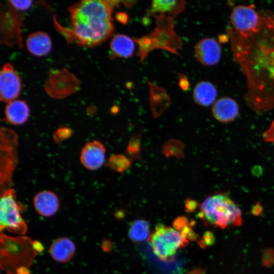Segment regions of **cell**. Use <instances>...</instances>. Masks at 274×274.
<instances>
[{
    "label": "cell",
    "mask_w": 274,
    "mask_h": 274,
    "mask_svg": "<svg viewBox=\"0 0 274 274\" xmlns=\"http://www.w3.org/2000/svg\"><path fill=\"white\" fill-rule=\"evenodd\" d=\"M263 138L265 141L271 142L274 144V120L268 129L264 132Z\"/></svg>",
    "instance_id": "obj_24"
},
{
    "label": "cell",
    "mask_w": 274,
    "mask_h": 274,
    "mask_svg": "<svg viewBox=\"0 0 274 274\" xmlns=\"http://www.w3.org/2000/svg\"><path fill=\"white\" fill-rule=\"evenodd\" d=\"M110 48L116 56L128 58L131 57L134 50L133 40L124 34H117L112 39Z\"/></svg>",
    "instance_id": "obj_16"
},
{
    "label": "cell",
    "mask_w": 274,
    "mask_h": 274,
    "mask_svg": "<svg viewBox=\"0 0 274 274\" xmlns=\"http://www.w3.org/2000/svg\"><path fill=\"white\" fill-rule=\"evenodd\" d=\"M110 2L85 0L69 7L71 32L78 43L94 47L112 35L114 28Z\"/></svg>",
    "instance_id": "obj_1"
},
{
    "label": "cell",
    "mask_w": 274,
    "mask_h": 274,
    "mask_svg": "<svg viewBox=\"0 0 274 274\" xmlns=\"http://www.w3.org/2000/svg\"><path fill=\"white\" fill-rule=\"evenodd\" d=\"M51 46L50 37L42 31L31 33L26 40V46L28 51L38 57L47 54L51 49Z\"/></svg>",
    "instance_id": "obj_12"
},
{
    "label": "cell",
    "mask_w": 274,
    "mask_h": 274,
    "mask_svg": "<svg viewBox=\"0 0 274 274\" xmlns=\"http://www.w3.org/2000/svg\"><path fill=\"white\" fill-rule=\"evenodd\" d=\"M117 19L122 23H126L128 20L127 15L124 13H118L116 14Z\"/></svg>",
    "instance_id": "obj_27"
},
{
    "label": "cell",
    "mask_w": 274,
    "mask_h": 274,
    "mask_svg": "<svg viewBox=\"0 0 274 274\" xmlns=\"http://www.w3.org/2000/svg\"><path fill=\"white\" fill-rule=\"evenodd\" d=\"M34 207L41 216L50 217L54 215L59 207V201L56 194L48 190L37 193L33 199Z\"/></svg>",
    "instance_id": "obj_10"
},
{
    "label": "cell",
    "mask_w": 274,
    "mask_h": 274,
    "mask_svg": "<svg viewBox=\"0 0 274 274\" xmlns=\"http://www.w3.org/2000/svg\"><path fill=\"white\" fill-rule=\"evenodd\" d=\"M75 250V244L72 240L62 237L53 242L50 247V253L54 260L64 263L71 259Z\"/></svg>",
    "instance_id": "obj_13"
},
{
    "label": "cell",
    "mask_w": 274,
    "mask_h": 274,
    "mask_svg": "<svg viewBox=\"0 0 274 274\" xmlns=\"http://www.w3.org/2000/svg\"><path fill=\"white\" fill-rule=\"evenodd\" d=\"M17 139L16 133L11 129H1V187L3 191L10 188L12 173L17 162Z\"/></svg>",
    "instance_id": "obj_5"
},
{
    "label": "cell",
    "mask_w": 274,
    "mask_h": 274,
    "mask_svg": "<svg viewBox=\"0 0 274 274\" xmlns=\"http://www.w3.org/2000/svg\"><path fill=\"white\" fill-rule=\"evenodd\" d=\"M106 151L104 145L100 142L96 140L89 142L82 149L81 162L88 169H97L104 163Z\"/></svg>",
    "instance_id": "obj_9"
},
{
    "label": "cell",
    "mask_w": 274,
    "mask_h": 274,
    "mask_svg": "<svg viewBox=\"0 0 274 274\" xmlns=\"http://www.w3.org/2000/svg\"><path fill=\"white\" fill-rule=\"evenodd\" d=\"M5 113L6 118L10 123L19 125L28 119L29 110L25 101L14 100L7 104Z\"/></svg>",
    "instance_id": "obj_14"
},
{
    "label": "cell",
    "mask_w": 274,
    "mask_h": 274,
    "mask_svg": "<svg viewBox=\"0 0 274 274\" xmlns=\"http://www.w3.org/2000/svg\"><path fill=\"white\" fill-rule=\"evenodd\" d=\"M12 7L18 10H25L31 6V1H9Z\"/></svg>",
    "instance_id": "obj_23"
},
{
    "label": "cell",
    "mask_w": 274,
    "mask_h": 274,
    "mask_svg": "<svg viewBox=\"0 0 274 274\" xmlns=\"http://www.w3.org/2000/svg\"><path fill=\"white\" fill-rule=\"evenodd\" d=\"M217 91L213 84L208 81H201L195 86L193 97L197 104L202 106H209L215 102Z\"/></svg>",
    "instance_id": "obj_15"
},
{
    "label": "cell",
    "mask_w": 274,
    "mask_h": 274,
    "mask_svg": "<svg viewBox=\"0 0 274 274\" xmlns=\"http://www.w3.org/2000/svg\"><path fill=\"white\" fill-rule=\"evenodd\" d=\"M22 207L17 201L14 190L9 188L2 191L0 201V227L19 235L24 234L27 225L23 219Z\"/></svg>",
    "instance_id": "obj_4"
},
{
    "label": "cell",
    "mask_w": 274,
    "mask_h": 274,
    "mask_svg": "<svg viewBox=\"0 0 274 274\" xmlns=\"http://www.w3.org/2000/svg\"><path fill=\"white\" fill-rule=\"evenodd\" d=\"M128 234L130 239L135 243L148 239L151 234L149 222L144 219L133 221L130 225Z\"/></svg>",
    "instance_id": "obj_18"
},
{
    "label": "cell",
    "mask_w": 274,
    "mask_h": 274,
    "mask_svg": "<svg viewBox=\"0 0 274 274\" xmlns=\"http://www.w3.org/2000/svg\"><path fill=\"white\" fill-rule=\"evenodd\" d=\"M185 4L183 1H153L149 9L150 14H177L181 12Z\"/></svg>",
    "instance_id": "obj_17"
},
{
    "label": "cell",
    "mask_w": 274,
    "mask_h": 274,
    "mask_svg": "<svg viewBox=\"0 0 274 274\" xmlns=\"http://www.w3.org/2000/svg\"><path fill=\"white\" fill-rule=\"evenodd\" d=\"M214 236L210 232H207L203 237L202 243L203 244L207 245H211L214 242Z\"/></svg>",
    "instance_id": "obj_26"
},
{
    "label": "cell",
    "mask_w": 274,
    "mask_h": 274,
    "mask_svg": "<svg viewBox=\"0 0 274 274\" xmlns=\"http://www.w3.org/2000/svg\"><path fill=\"white\" fill-rule=\"evenodd\" d=\"M262 263L266 266H269L274 264V250L267 249L264 251L262 256Z\"/></svg>",
    "instance_id": "obj_21"
},
{
    "label": "cell",
    "mask_w": 274,
    "mask_h": 274,
    "mask_svg": "<svg viewBox=\"0 0 274 274\" xmlns=\"http://www.w3.org/2000/svg\"><path fill=\"white\" fill-rule=\"evenodd\" d=\"M20 90L19 76L10 63L5 64L0 73L1 100L9 103L15 100Z\"/></svg>",
    "instance_id": "obj_7"
},
{
    "label": "cell",
    "mask_w": 274,
    "mask_h": 274,
    "mask_svg": "<svg viewBox=\"0 0 274 274\" xmlns=\"http://www.w3.org/2000/svg\"><path fill=\"white\" fill-rule=\"evenodd\" d=\"M32 247L36 252H40L44 249L42 244L38 241H35L32 243Z\"/></svg>",
    "instance_id": "obj_28"
},
{
    "label": "cell",
    "mask_w": 274,
    "mask_h": 274,
    "mask_svg": "<svg viewBox=\"0 0 274 274\" xmlns=\"http://www.w3.org/2000/svg\"><path fill=\"white\" fill-rule=\"evenodd\" d=\"M71 134L72 131L70 128L65 127H60L55 132L54 138L59 141L68 138Z\"/></svg>",
    "instance_id": "obj_22"
},
{
    "label": "cell",
    "mask_w": 274,
    "mask_h": 274,
    "mask_svg": "<svg viewBox=\"0 0 274 274\" xmlns=\"http://www.w3.org/2000/svg\"><path fill=\"white\" fill-rule=\"evenodd\" d=\"M17 274H29L28 269L26 266H20L16 269Z\"/></svg>",
    "instance_id": "obj_29"
},
{
    "label": "cell",
    "mask_w": 274,
    "mask_h": 274,
    "mask_svg": "<svg viewBox=\"0 0 274 274\" xmlns=\"http://www.w3.org/2000/svg\"><path fill=\"white\" fill-rule=\"evenodd\" d=\"M197 207L196 201L192 199H187L185 203V208L187 212H192L196 209Z\"/></svg>",
    "instance_id": "obj_25"
},
{
    "label": "cell",
    "mask_w": 274,
    "mask_h": 274,
    "mask_svg": "<svg viewBox=\"0 0 274 274\" xmlns=\"http://www.w3.org/2000/svg\"><path fill=\"white\" fill-rule=\"evenodd\" d=\"M127 152L130 159L140 158V138L139 135H133L131 137L127 148Z\"/></svg>",
    "instance_id": "obj_20"
},
{
    "label": "cell",
    "mask_w": 274,
    "mask_h": 274,
    "mask_svg": "<svg viewBox=\"0 0 274 274\" xmlns=\"http://www.w3.org/2000/svg\"><path fill=\"white\" fill-rule=\"evenodd\" d=\"M180 86L183 89L187 88L189 86L188 82L185 78L180 79Z\"/></svg>",
    "instance_id": "obj_30"
},
{
    "label": "cell",
    "mask_w": 274,
    "mask_h": 274,
    "mask_svg": "<svg viewBox=\"0 0 274 274\" xmlns=\"http://www.w3.org/2000/svg\"><path fill=\"white\" fill-rule=\"evenodd\" d=\"M230 18L235 31L244 39L251 38L260 30L261 18L252 4L235 6Z\"/></svg>",
    "instance_id": "obj_6"
},
{
    "label": "cell",
    "mask_w": 274,
    "mask_h": 274,
    "mask_svg": "<svg viewBox=\"0 0 274 274\" xmlns=\"http://www.w3.org/2000/svg\"><path fill=\"white\" fill-rule=\"evenodd\" d=\"M200 209V217L216 227L224 229L242 223L241 210L226 194L208 196L201 203Z\"/></svg>",
    "instance_id": "obj_2"
},
{
    "label": "cell",
    "mask_w": 274,
    "mask_h": 274,
    "mask_svg": "<svg viewBox=\"0 0 274 274\" xmlns=\"http://www.w3.org/2000/svg\"><path fill=\"white\" fill-rule=\"evenodd\" d=\"M212 113L217 120L222 122H228L235 119L238 116V106L232 98L223 97L213 104Z\"/></svg>",
    "instance_id": "obj_11"
},
{
    "label": "cell",
    "mask_w": 274,
    "mask_h": 274,
    "mask_svg": "<svg viewBox=\"0 0 274 274\" xmlns=\"http://www.w3.org/2000/svg\"><path fill=\"white\" fill-rule=\"evenodd\" d=\"M196 59L202 65L212 66L217 64L221 57V48L215 39L204 38L199 40L194 49Z\"/></svg>",
    "instance_id": "obj_8"
},
{
    "label": "cell",
    "mask_w": 274,
    "mask_h": 274,
    "mask_svg": "<svg viewBox=\"0 0 274 274\" xmlns=\"http://www.w3.org/2000/svg\"><path fill=\"white\" fill-rule=\"evenodd\" d=\"M130 165V158L122 154H115L110 157L107 166L119 173L127 170Z\"/></svg>",
    "instance_id": "obj_19"
},
{
    "label": "cell",
    "mask_w": 274,
    "mask_h": 274,
    "mask_svg": "<svg viewBox=\"0 0 274 274\" xmlns=\"http://www.w3.org/2000/svg\"><path fill=\"white\" fill-rule=\"evenodd\" d=\"M148 242L154 254L161 260H170L181 248L189 243L177 230L163 224H158L152 232Z\"/></svg>",
    "instance_id": "obj_3"
}]
</instances>
